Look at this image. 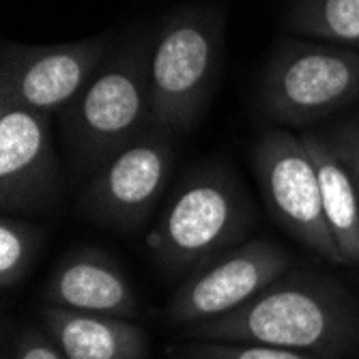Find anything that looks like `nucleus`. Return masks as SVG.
<instances>
[{
    "label": "nucleus",
    "mask_w": 359,
    "mask_h": 359,
    "mask_svg": "<svg viewBox=\"0 0 359 359\" xmlns=\"http://www.w3.org/2000/svg\"><path fill=\"white\" fill-rule=\"evenodd\" d=\"M60 164L52 114L0 104V207L5 215L35 211L56 198Z\"/></svg>",
    "instance_id": "9d476101"
},
{
    "label": "nucleus",
    "mask_w": 359,
    "mask_h": 359,
    "mask_svg": "<svg viewBox=\"0 0 359 359\" xmlns=\"http://www.w3.org/2000/svg\"><path fill=\"white\" fill-rule=\"evenodd\" d=\"M13 359H67V355L60 351L50 334L30 327L20 334L13 348Z\"/></svg>",
    "instance_id": "a211bd4d"
},
{
    "label": "nucleus",
    "mask_w": 359,
    "mask_h": 359,
    "mask_svg": "<svg viewBox=\"0 0 359 359\" xmlns=\"http://www.w3.org/2000/svg\"><path fill=\"white\" fill-rule=\"evenodd\" d=\"M191 340L252 342L340 357L359 338V314L346 290L314 276L278 278L241 308L191 325Z\"/></svg>",
    "instance_id": "f257e3e1"
},
{
    "label": "nucleus",
    "mask_w": 359,
    "mask_h": 359,
    "mask_svg": "<svg viewBox=\"0 0 359 359\" xmlns=\"http://www.w3.org/2000/svg\"><path fill=\"white\" fill-rule=\"evenodd\" d=\"M172 166V134L149 125L93 172L82 207L104 224L140 226L164 194Z\"/></svg>",
    "instance_id": "6e6552de"
},
{
    "label": "nucleus",
    "mask_w": 359,
    "mask_h": 359,
    "mask_svg": "<svg viewBox=\"0 0 359 359\" xmlns=\"http://www.w3.org/2000/svg\"><path fill=\"white\" fill-rule=\"evenodd\" d=\"M112 48L110 35L56 46L5 41L0 54V104L54 116L82 93Z\"/></svg>",
    "instance_id": "0eeeda50"
},
{
    "label": "nucleus",
    "mask_w": 359,
    "mask_h": 359,
    "mask_svg": "<svg viewBox=\"0 0 359 359\" xmlns=\"http://www.w3.org/2000/svg\"><path fill=\"white\" fill-rule=\"evenodd\" d=\"M43 297L48 306L123 318L134 316L138 308L123 269L108 254L93 248L76 250L62 260L48 280Z\"/></svg>",
    "instance_id": "9b49d317"
},
{
    "label": "nucleus",
    "mask_w": 359,
    "mask_h": 359,
    "mask_svg": "<svg viewBox=\"0 0 359 359\" xmlns=\"http://www.w3.org/2000/svg\"><path fill=\"white\" fill-rule=\"evenodd\" d=\"M302 140L314 161L323 194V209L330 233L344 258V265H359V191L325 134L304 132Z\"/></svg>",
    "instance_id": "ddd939ff"
},
{
    "label": "nucleus",
    "mask_w": 359,
    "mask_h": 359,
    "mask_svg": "<svg viewBox=\"0 0 359 359\" xmlns=\"http://www.w3.org/2000/svg\"><path fill=\"white\" fill-rule=\"evenodd\" d=\"M290 35L359 50V0H288Z\"/></svg>",
    "instance_id": "4468645a"
},
{
    "label": "nucleus",
    "mask_w": 359,
    "mask_h": 359,
    "mask_svg": "<svg viewBox=\"0 0 359 359\" xmlns=\"http://www.w3.org/2000/svg\"><path fill=\"white\" fill-rule=\"evenodd\" d=\"M41 316L67 359H144L149 353L147 334L129 318L56 306H46Z\"/></svg>",
    "instance_id": "f8f14e48"
},
{
    "label": "nucleus",
    "mask_w": 359,
    "mask_h": 359,
    "mask_svg": "<svg viewBox=\"0 0 359 359\" xmlns=\"http://www.w3.org/2000/svg\"><path fill=\"white\" fill-rule=\"evenodd\" d=\"M151 37L114 43L106 62L76 100L62 108L60 127L78 170L95 172L151 125Z\"/></svg>",
    "instance_id": "7ed1b4c3"
},
{
    "label": "nucleus",
    "mask_w": 359,
    "mask_h": 359,
    "mask_svg": "<svg viewBox=\"0 0 359 359\" xmlns=\"http://www.w3.org/2000/svg\"><path fill=\"white\" fill-rule=\"evenodd\" d=\"M224 5H189L161 20L149 54L151 125L183 134L209 108L224 65Z\"/></svg>",
    "instance_id": "f03ea898"
},
{
    "label": "nucleus",
    "mask_w": 359,
    "mask_h": 359,
    "mask_svg": "<svg viewBox=\"0 0 359 359\" xmlns=\"http://www.w3.org/2000/svg\"><path fill=\"white\" fill-rule=\"evenodd\" d=\"M288 263L286 250L271 241H250L226 250L175 290L166 316L185 327L224 316L282 278Z\"/></svg>",
    "instance_id": "1a4fd4ad"
},
{
    "label": "nucleus",
    "mask_w": 359,
    "mask_h": 359,
    "mask_svg": "<svg viewBox=\"0 0 359 359\" xmlns=\"http://www.w3.org/2000/svg\"><path fill=\"white\" fill-rule=\"evenodd\" d=\"M325 138L330 140L334 151L344 161V166L348 168L359 191V116L336 125L334 129H330V132L325 134Z\"/></svg>",
    "instance_id": "f3484780"
},
{
    "label": "nucleus",
    "mask_w": 359,
    "mask_h": 359,
    "mask_svg": "<svg viewBox=\"0 0 359 359\" xmlns=\"http://www.w3.org/2000/svg\"><path fill=\"white\" fill-rule=\"evenodd\" d=\"M252 219L250 201L222 164L194 168L147 237L153 256L170 271L205 265L233 245Z\"/></svg>",
    "instance_id": "20e7f679"
},
{
    "label": "nucleus",
    "mask_w": 359,
    "mask_h": 359,
    "mask_svg": "<svg viewBox=\"0 0 359 359\" xmlns=\"http://www.w3.org/2000/svg\"><path fill=\"white\" fill-rule=\"evenodd\" d=\"M41 248V231L26 219L5 215L0 219V286H18L35 265Z\"/></svg>",
    "instance_id": "2eb2a0df"
},
{
    "label": "nucleus",
    "mask_w": 359,
    "mask_h": 359,
    "mask_svg": "<svg viewBox=\"0 0 359 359\" xmlns=\"http://www.w3.org/2000/svg\"><path fill=\"white\" fill-rule=\"evenodd\" d=\"M252 168L271 217L302 245L334 265L344 258L330 233L314 161L288 129H267L252 147Z\"/></svg>",
    "instance_id": "423d86ee"
},
{
    "label": "nucleus",
    "mask_w": 359,
    "mask_h": 359,
    "mask_svg": "<svg viewBox=\"0 0 359 359\" xmlns=\"http://www.w3.org/2000/svg\"><path fill=\"white\" fill-rule=\"evenodd\" d=\"M170 355L172 359H340V357H327V355L269 346V344L211 342V340H194L189 344L172 346Z\"/></svg>",
    "instance_id": "dca6fc26"
},
{
    "label": "nucleus",
    "mask_w": 359,
    "mask_h": 359,
    "mask_svg": "<svg viewBox=\"0 0 359 359\" xmlns=\"http://www.w3.org/2000/svg\"><path fill=\"white\" fill-rule=\"evenodd\" d=\"M263 112L306 127L359 100V50L316 39H280L260 76Z\"/></svg>",
    "instance_id": "39448f33"
}]
</instances>
